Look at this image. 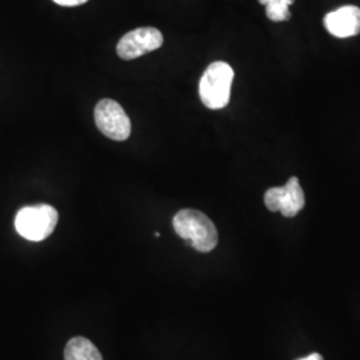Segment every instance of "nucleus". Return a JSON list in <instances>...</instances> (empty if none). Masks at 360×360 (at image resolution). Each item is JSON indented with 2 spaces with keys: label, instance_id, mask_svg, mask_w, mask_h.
I'll use <instances>...</instances> for the list:
<instances>
[{
  "label": "nucleus",
  "instance_id": "1",
  "mask_svg": "<svg viewBox=\"0 0 360 360\" xmlns=\"http://www.w3.org/2000/svg\"><path fill=\"white\" fill-rule=\"evenodd\" d=\"M174 230L199 252H210L218 245V231L212 220L200 211L181 210L174 218Z\"/></svg>",
  "mask_w": 360,
  "mask_h": 360
},
{
  "label": "nucleus",
  "instance_id": "2",
  "mask_svg": "<svg viewBox=\"0 0 360 360\" xmlns=\"http://www.w3.org/2000/svg\"><path fill=\"white\" fill-rule=\"evenodd\" d=\"M233 70L224 62L208 65L199 83V95L210 110L224 108L230 102Z\"/></svg>",
  "mask_w": 360,
  "mask_h": 360
},
{
  "label": "nucleus",
  "instance_id": "3",
  "mask_svg": "<svg viewBox=\"0 0 360 360\" xmlns=\"http://www.w3.org/2000/svg\"><path fill=\"white\" fill-rule=\"evenodd\" d=\"M59 220L58 211L50 205L23 207L15 217V229L31 242H41L51 235Z\"/></svg>",
  "mask_w": 360,
  "mask_h": 360
},
{
  "label": "nucleus",
  "instance_id": "4",
  "mask_svg": "<svg viewBox=\"0 0 360 360\" xmlns=\"http://www.w3.org/2000/svg\"><path fill=\"white\" fill-rule=\"evenodd\" d=\"M95 123L107 138L123 142L131 135V120L122 105L112 99H103L95 107Z\"/></svg>",
  "mask_w": 360,
  "mask_h": 360
},
{
  "label": "nucleus",
  "instance_id": "5",
  "mask_svg": "<svg viewBox=\"0 0 360 360\" xmlns=\"http://www.w3.org/2000/svg\"><path fill=\"white\" fill-rule=\"evenodd\" d=\"M264 203L272 212L281 211L285 218L296 217L306 203L299 179L294 176L283 187L270 188L264 195Z\"/></svg>",
  "mask_w": 360,
  "mask_h": 360
},
{
  "label": "nucleus",
  "instance_id": "6",
  "mask_svg": "<svg viewBox=\"0 0 360 360\" xmlns=\"http://www.w3.org/2000/svg\"><path fill=\"white\" fill-rule=\"evenodd\" d=\"M163 44V35L155 27H142L126 34L119 40L116 51L120 59L132 60L155 51Z\"/></svg>",
  "mask_w": 360,
  "mask_h": 360
},
{
  "label": "nucleus",
  "instance_id": "7",
  "mask_svg": "<svg viewBox=\"0 0 360 360\" xmlns=\"http://www.w3.org/2000/svg\"><path fill=\"white\" fill-rule=\"evenodd\" d=\"M326 30L336 38H351L360 34V8L345 6L324 18Z\"/></svg>",
  "mask_w": 360,
  "mask_h": 360
},
{
  "label": "nucleus",
  "instance_id": "8",
  "mask_svg": "<svg viewBox=\"0 0 360 360\" xmlns=\"http://www.w3.org/2000/svg\"><path fill=\"white\" fill-rule=\"evenodd\" d=\"M65 360H103L96 346L86 338L77 336L68 340L65 349Z\"/></svg>",
  "mask_w": 360,
  "mask_h": 360
},
{
  "label": "nucleus",
  "instance_id": "9",
  "mask_svg": "<svg viewBox=\"0 0 360 360\" xmlns=\"http://www.w3.org/2000/svg\"><path fill=\"white\" fill-rule=\"evenodd\" d=\"M295 0H270L266 4V13L272 22H284L291 18L290 6Z\"/></svg>",
  "mask_w": 360,
  "mask_h": 360
},
{
  "label": "nucleus",
  "instance_id": "10",
  "mask_svg": "<svg viewBox=\"0 0 360 360\" xmlns=\"http://www.w3.org/2000/svg\"><path fill=\"white\" fill-rule=\"evenodd\" d=\"M53 1L59 6H63V7H75V6L84 4L87 0H53Z\"/></svg>",
  "mask_w": 360,
  "mask_h": 360
},
{
  "label": "nucleus",
  "instance_id": "11",
  "mask_svg": "<svg viewBox=\"0 0 360 360\" xmlns=\"http://www.w3.org/2000/svg\"><path fill=\"white\" fill-rule=\"evenodd\" d=\"M299 360H323V356L321 354H311L307 358H303V359Z\"/></svg>",
  "mask_w": 360,
  "mask_h": 360
},
{
  "label": "nucleus",
  "instance_id": "12",
  "mask_svg": "<svg viewBox=\"0 0 360 360\" xmlns=\"http://www.w3.org/2000/svg\"><path fill=\"white\" fill-rule=\"evenodd\" d=\"M269 1H270V0H259V3H260V4H263V6H266Z\"/></svg>",
  "mask_w": 360,
  "mask_h": 360
}]
</instances>
